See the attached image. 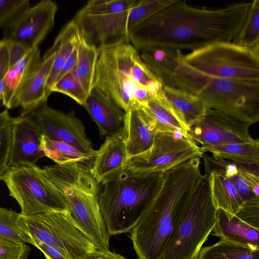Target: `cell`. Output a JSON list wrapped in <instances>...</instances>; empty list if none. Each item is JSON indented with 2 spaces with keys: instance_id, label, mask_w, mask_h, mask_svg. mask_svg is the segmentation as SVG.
Listing matches in <instances>:
<instances>
[{
  "instance_id": "5b68a950",
  "label": "cell",
  "mask_w": 259,
  "mask_h": 259,
  "mask_svg": "<svg viewBox=\"0 0 259 259\" xmlns=\"http://www.w3.org/2000/svg\"><path fill=\"white\" fill-rule=\"evenodd\" d=\"M208 177H202L187 203L172 240L161 259H197L217 221Z\"/></svg>"
},
{
  "instance_id": "ee69618b",
  "label": "cell",
  "mask_w": 259,
  "mask_h": 259,
  "mask_svg": "<svg viewBox=\"0 0 259 259\" xmlns=\"http://www.w3.org/2000/svg\"><path fill=\"white\" fill-rule=\"evenodd\" d=\"M149 96V93L145 87L137 85L133 93V103H136L141 105L146 102Z\"/></svg>"
},
{
  "instance_id": "d6a6232c",
  "label": "cell",
  "mask_w": 259,
  "mask_h": 259,
  "mask_svg": "<svg viewBox=\"0 0 259 259\" xmlns=\"http://www.w3.org/2000/svg\"><path fill=\"white\" fill-rule=\"evenodd\" d=\"M15 119L10 116L7 110L0 113V178L8 169Z\"/></svg>"
},
{
  "instance_id": "3957f363",
  "label": "cell",
  "mask_w": 259,
  "mask_h": 259,
  "mask_svg": "<svg viewBox=\"0 0 259 259\" xmlns=\"http://www.w3.org/2000/svg\"><path fill=\"white\" fill-rule=\"evenodd\" d=\"M156 77L163 85L197 96L209 108L252 124L259 121V81L205 75L179 61L175 52L169 54Z\"/></svg>"
},
{
  "instance_id": "f6af8a7d",
  "label": "cell",
  "mask_w": 259,
  "mask_h": 259,
  "mask_svg": "<svg viewBox=\"0 0 259 259\" xmlns=\"http://www.w3.org/2000/svg\"><path fill=\"white\" fill-rule=\"evenodd\" d=\"M163 88V85L158 79H153L150 81L146 89L150 95L154 96L158 94Z\"/></svg>"
},
{
  "instance_id": "30bf717a",
  "label": "cell",
  "mask_w": 259,
  "mask_h": 259,
  "mask_svg": "<svg viewBox=\"0 0 259 259\" xmlns=\"http://www.w3.org/2000/svg\"><path fill=\"white\" fill-rule=\"evenodd\" d=\"M10 195L19 203L24 215L49 211H68L58 189L36 164L8 168L0 178Z\"/></svg>"
},
{
  "instance_id": "e575fe53",
  "label": "cell",
  "mask_w": 259,
  "mask_h": 259,
  "mask_svg": "<svg viewBox=\"0 0 259 259\" xmlns=\"http://www.w3.org/2000/svg\"><path fill=\"white\" fill-rule=\"evenodd\" d=\"M29 6V0H0V27L16 14Z\"/></svg>"
},
{
  "instance_id": "d590c367",
  "label": "cell",
  "mask_w": 259,
  "mask_h": 259,
  "mask_svg": "<svg viewBox=\"0 0 259 259\" xmlns=\"http://www.w3.org/2000/svg\"><path fill=\"white\" fill-rule=\"evenodd\" d=\"M28 247L25 243H19L0 237V259H21Z\"/></svg>"
},
{
  "instance_id": "44dd1931",
  "label": "cell",
  "mask_w": 259,
  "mask_h": 259,
  "mask_svg": "<svg viewBox=\"0 0 259 259\" xmlns=\"http://www.w3.org/2000/svg\"><path fill=\"white\" fill-rule=\"evenodd\" d=\"M162 92L179 121L188 131L204 117L208 109L199 97L187 92L163 85Z\"/></svg>"
},
{
  "instance_id": "ab89813d",
  "label": "cell",
  "mask_w": 259,
  "mask_h": 259,
  "mask_svg": "<svg viewBox=\"0 0 259 259\" xmlns=\"http://www.w3.org/2000/svg\"><path fill=\"white\" fill-rule=\"evenodd\" d=\"M33 245L40 250L47 259H70L59 249L38 240L31 239Z\"/></svg>"
},
{
  "instance_id": "c3c4849f",
  "label": "cell",
  "mask_w": 259,
  "mask_h": 259,
  "mask_svg": "<svg viewBox=\"0 0 259 259\" xmlns=\"http://www.w3.org/2000/svg\"><path fill=\"white\" fill-rule=\"evenodd\" d=\"M198 259V258H197Z\"/></svg>"
},
{
  "instance_id": "4316f807",
  "label": "cell",
  "mask_w": 259,
  "mask_h": 259,
  "mask_svg": "<svg viewBox=\"0 0 259 259\" xmlns=\"http://www.w3.org/2000/svg\"><path fill=\"white\" fill-rule=\"evenodd\" d=\"M198 259H259V246L220 239L202 247Z\"/></svg>"
},
{
  "instance_id": "d6986e66",
  "label": "cell",
  "mask_w": 259,
  "mask_h": 259,
  "mask_svg": "<svg viewBox=\"0 0 259 259\" xmlns=\"http://www.w3.org/2000/svg\"><path fill=\"white\" fill-rule=\"evenodd\" d=\"M202 158L206 171L216 170L233 183L243 201V207L259 204V196L248 183L258 171L259 165L242 164L204 154Z\"/></svg>"
},
{
  "instance_id": "b9f144b4",
  "label": "cell",
  "mask_w": 259,
  "mask_h": 259,
  "mask_svg": "<svg viewBox=\"0 0 259 259\" xmlns=\"http://www.w3.org/2000/svg\"><path fill=\"white\" fill-rule=\"evenodd\" d=\"M77 44L76 45L71 55L69 56L65 63L64 64L56 82L61 79L65 75L70 73L75 69L77 63Z\"/></svg>"
},
{
  "instance_id": "2e32d148",
  "label": "cell",
  "mask_w": 259,
  "mask_h": 259,
  "mask_svg": "<svg viewBox=\"0 0 259 259\" xmlns=\"http://www.w3.org/2000/svg\"><path fill=\"white\" fill-rule=\"evenodd\" d=\"M55 54L49 49L38 66L22 78L13 98L12 109L21 107L22 112H26L47 102L45 85Z\"/></svg>"
},
{
  "instance_id": "603a6c76",
  "label": "cell",
  "mask_w": 259,
  "mask_h": 259,
  "mask_svg": "<svg viewBox=\"0 0 259 259\" xmlns=\"http://www.w3.org/2000/svg\"><path fill=\"white\" fill-rule=\"evenodd\" d=\"M78 30L72 20L68 22L56 37L50 50L56 54L45 85V97L48 100L52 93V88L56 81L64 64L77 44Z\"/></svg>"
},
{
  "instance_id": "836d02e7",
  "label": "cell",
  "mask_w": 259,
  "mask_h": 259,
  "mask_svg": "<svg viewBox=\"0 0 259 259\" xmlns=\"http://www.w3.org/2000/svg\"><path fill=\"white\" fill-rule=\"evenodd\" d=\"M74 70L56 82L52 88V92L65 94L84 106L88 95L77 78Z\"/></svg>"
},
{
  "instance_id": "7c38bea8",
  "label": "cell",
  "mask_w": 259,
  "mask_h": 259,
  "mask_svg": "<svg viewBox=\"0 0 259 259\" xmlns=\"http://www.w3.org/2000/svg\"><path fill=\"white\" fill-rule=\"evenodd\" d=\"M21 114L28 116L49 139L68 143L83 153H96L83 123L73 111L65 113L50 107L46 102Z\"/></svg>"
},
{
  "instance_id": "74e56055",
  "label": "cell",
  "mask_w": 259,
  "mask_h": 259,
  "mask_svg": "<svg viewBox=\"0 0 259 259\" xmlns=\"http://www.w3.org/2000/svg\"><path fill=\"white\" fill-rule=\"evenodd\" d=\"M236 215L250 226L259 229V204L243 207Z\"/></svg>"
},
{
  "instance_id": "8d00e7d4",
  "label": "cell",
  "mask_w": 259,
  "mask_h": 259,
  "mask_svg": "<svg viewBox=\"0 0 259 259\" xmlns=\"http://www.w3.org/2000/svg\"><path fill=\"white\" fill-rule=\"evenodd\" d=\"M131 76L136 84L145 88L150 81L157 79L142 61L140 56L132 67Z\"/></svg>"
},
{
  "instance_id": "f546056e",
  "label": "cell",
  "mask_w": 259,
  "mask_h": 259,
  "mask_svg": "<svg viewBox=\"0 0 259 259\" xmlns=\"http://www.w3.org/2000/svg\"><path fill=\"white\" fill-rule=\"evenodd\" d=\"M232 42L252 49L259 46V0L250 2L245 20Z\"/></svg>"
},
{
  "instance_id": "83f0119b",
  "label": "cell",
  "mask_w": 259,
  "mask_h": 259,
  "mask_svg": "<svg viewBox=\"0 0 259 259\" xmlns=\"http://www.w3.org/2000/svg\"><path fill=\"white\" fill-rule=\"evenodd\" d=\"M97 57V48L88 43L79 33L77 60L74 71L88 95L93 88Z\"/></svg>"
},
{
  "instance_id": "e0dca14e",
  "label": "cell",
  "mask_w": 259,
  "mask_h": 259,
  "mask_svg": "<svg viewBox=\"0 0 259 259\" xmlns=\"http://www.w3.org/2000/svg\"><path fill=\"white\" fill-rule=\"evenodd\" d=\"M157 133L153 118L140 106L133 103L125 112L123 132L128 158L148 150Z\"/></svg>"
},
{
  "instance_id": "ba28073f",
  "label": "cell",
  "mask_w": 259,
  "mask_h": 259,
  "mask_svg": "<svg viewBox=\"0 0 259 259\" xmlns=\"http://www.w3.org/2000/svg\"><path fill=\"white\" fill-rule=\"evenodd\" d=\"M18 223L31 239L59 249L70 259H84L99 250L76 226L68 211H49L27 215L20 213Z\"/></svg>"
},
{
  "instance_id": "7bdbcfd3",
  "label": "cell",
  "mask_w": 259,
  "mask_h": 259,
  "mask_svg": "<svg viewBox=\"0 0 259 259\" xmlns=\"http://www.w3.org/2000/svg\"><path fill=\"white\" fill-rule=\"evenodd\" d=\"M84 259H126L123 256L108 250H98L89 254Z\"/></svg>"
},
{
  "instance_id": "277c9868",
  "label": "cell",
  "mask_w": 259,
  "mask_h": 259,
  "mask_svg": "<svg viewBox=\"0 0 259 259\" xmlns=\"http://www.w3.org/2000/svg\"><path fill=\"white\" fill-rule=\"evenodd\" d=\"M162 174L124 167L101 183L99 204L110 236L130 232L136 225L158 191Z\"/></svg>"
},
{
  "instance_id": "5bb4252c",
  "label": "cell",
  "mask_w": 259,
  "mask_h": 259,
  "mask_svg": "<svg viewBox=\"0 0 259 259\" xmlns=\"http://www.w3.org/2000/svg\"><path fill=\"white\" fill-rule=\"evenodd\" d=\"M252 124L224 112L208 109L204 117L189 127L187 137L199 146L249 143L255 140L249 133Z\"/></svg>"
},
{
  "instance_id": "7402d4cb",
  "label": "cell",
  "mask_w": 259,
  "mask_h": 259,
  "mask_svg": "<svg viewBox=\"0 0 259 259\" xmlns=\"http://www.w3.org/2000/svg\"><path fill=\"white\" fill-rule=\"evenodd\" d=\"M211 234L221 239L259 246V229L222 209H218L217 223Z\"/></svg>"
},
{
  "instance_id": "7a4b0ae2",
  "label": "cell",
  "mask_w": 259,
  "mask_h": 259,
  "mask_svg": "<svg viewBox=\"0 0 259 259\" xmlns=\"http://www.w3.org/2000/svg\"><path fill=\"white\" fill-rule=\"evenodd\" d=\"M195 158L165 171L160 188L130 238L139 259H161L172 240L183 211L203 175Z\"/></svg>"
},
{
  "instance_id": "9c48e42d",
  "label": "cell",
  "mask_w": 259,
  "mask_h": 259,
  "mask_svg": "<svg viewBox=\"0 0 259 259\" xmlns=\"http://www.w3.org/2000/svg\"><path fill=\"white\" fill-rule=\"evenodd\" d=\"M136 0H91L72 18L79 34L97 49L127 40L130 12Z\"/></svg>"
},
{
  "instance_id": "484cf974",
  "label": "cell",
  "mask_w": 259,
  "mask_h": 259,
  "mask_svg": "<svg viewBox=\"0 0 259 259\" xmlns=\"http://www.w3.org/2000/svg\"><path fill=\"white\" fill-rule=\"evenodd\" d=\"M203 153L209 152L213 157L245 165H259V142L249 143H227L200 147Z\"/></svg>"
},
{
  "instance_id": "ffe728a7",
  "label": "cell",
  "mask_w": 259,
  "mask_h": 259,
  "mask_svg": "<svg viewBox=\"0 0 259 259\" xmlns=\"http://www.w3.org/2000/svg\"><path fill=\"white\" fill-rule=\"evenodd\" d=\"M128 159L123 135L106 137L96 151L90 168L92 175L100 184L107 177L124 167Z\"/></svg>"
},
{
  "instance_id": "f1b7e54d",
  "label": "cell",
  "mask_w": 259,
  "mask_h": 259,
  "mask_svg": "<svg viewBox=\"0 0 259 259\" xmlns=\"http://www.w3.org/2000/svg\"><path fill=\"white\" fill-rule=\"evenodd\" d=\"M41 148L45 156L58 164L80 163L87 165L94 160L96 155L82 152L71 145L50 139L44 135L42 137Z\"/></svg>"
},
{
  "instance_id": "7dc6e473",
  "label": "cell",
  "mask_w": 259,
  "mask_h": 259,
  "mask_svg": "<svg viewBox=\"0 0 259 259\" xmlns=\"http://www.w3.org/2000/svg\"><path fill=\"white\" fill-rule=\"evenodd\" d=\"M30 250L29 247L23 253L21 259H28V255Z\"/></svg>"
},
{
  "instance_id": "52a82bcc",
  "label": "cell",
  "mask_w": 259,
  "mask_h": 259,
  "mask_svg": "<svg viewBox=\"0 0 259 259\" xmlns=\"http://www.w3.org/2000/svg\"><path fill=\"white\" fill-rule=\"evenodd\" d=\"M97 50L93 88L126 112L133 103L137 85L132 77L131 69L140 53L127 40L106 45Z\"/></svg>"
},
{
  "instance_id": "f35d334b",
  "label": "cell",
  "mask_w": 259,
  "mask_h": 259,
  "mask_svg": "<svg viewBox=\"0 0 259 259\" xmlns=\"http://www.w3.org/2000/svg\"><path fill=\"white\" fill-rule=\"evenodd\" d=\"M6 41L8 44L9 53L10 69L13 67L17 62L23 58L28 52L32 49L19 42Z\"/></svg>"
},
{
  "instance_id": "60d3db41",
  "label": "cell",
  "mask_w": 259,
  "mask_h": 259,
  "mask_svg": "<svg viewBox=\"0 0 259 259\" xmlns=\"http://www.w3.org/2000/svg\"><path fill=\"white\" fill-rule=\"evenodd\" d=\"M9 69V53L7 41L0 40V82L4 79Z\"/></svg>"
},
{
  "instance_id": "4dcf8cb0",
  "label": "cell",
  "mask_w": 259,
  "mask_h": 259,
  "mask_svg": "<svg viewBox=\"0 0 259 259\" xmlns=\"http://www.w3.org/2000/svg\"><path fill=\"white\" fill-rule=\"evenodd\" d=\"M19 214L15 211L0 207V237L19 243L31 244V238L19 225Z\"/></svg>"
},
{
  "instance_id": "6da1fadb",
  "label": "cell",
  "mask_w": 259,
  "mask_h": 259,
  "mask_svg": "<svg viewBox=\"0 0 259 259\" xmlns=\"http://www.w3.org/2000/svg\"><path fill=\"white\" fill-rule=\"evenodd\" d=\"M250 2L217 9L192 7L174 1L128 33L130 43L141 52L192 51L210 45L231 42L246 17Z\"/></svg>"
},
{
  "instance_id": "cb8c5ba5",
  "label": "cell",
  "mask_w": 259,
  "mask_h": 259,
  "mask_svg": "<svg viewBox=\"0 0 259 259\" xmlns=\"http://www.w3.org/2000/svg\"><path fill=\"white\" fill-rule=\"evenodd\" d=\"M212 201L217 209L236 215L243 203L233 183L220 172L210 169L206 171Z\"/></svg>"
},
{
  "instance_id": "d4e9b609",
  "label": "cell",
  "mask_w": 259,
  "mask_h": 259,
  "mask_svg": "<svg viewBox=\"0 0 259 259\" xmlns=\"http://www.w3.org/2000/svg\"><path fill=\"white\" fill-rule=\"evenodd\" d=\"M139 106L155 121L158 133L180 132L187 137V130L179 121L162 90L156 95H150L146 102Z\"/></svg>"
},
{
  "instance_id": "bcb514c9",
  "label": "cell",
  "mask_w": 259,
  "mask_h": 259,
  "mask_svg": "<svg viewBox=\"0 0 259 259\" xmlns=\"http://www.w3.org/2000/svg\"><path fill=\"white\" fill-rule=\"evenodd\" d=\"M3 88H4V79L0 82V108L1 102L3 100Z\"/></svg>"
},
{
  "instance_id": "1f68e13d",
  "label": "cell",
  "mask_w": 259,
  "mask_h": 259,
  "mask_svg": "<svg viewBox=\"0 0 259 259\" xmlns=\"http://www.w3.org/2000/svg\"><path fill=\"white\" fill-rule=\"evenodd\" d=\"M173 1L174 0L136 1L128 16V33H129L145 20L170 5Z\"/></svg>"
},
{
  "instance_id": "9a60e30c",
  "label": "cell",
  "mask_w": 259,
  "mask_h": 259,
  "mask_svg": "<svg viewBox=\"0 0 259 259\" xmlns=\"http://www.w3.org/2000/svg\"><path fill=\"white\" fill-rule=\"evenodd\" d=\"M42 134L32 120L21 115L15 119L8 168L33 165L45 156L41 148Z\"/></svg>"
},
{
  "instance_id": "ac0fdd59",
  "label": "cell",
  "mask_w": 259,
  "mask_h": 259,
  "mask_svg": "<svg viewBox=\"0 0 259 259\" xmlns=\"http://www.w3.org/2000/svg\"><path fill=\"white\" fill-rule=\"evenodd\" d=\"M106 137L123 135L125 112L111 99L93 88L83 106Z\"/></svg>"
},
{
  "instance_id": "4fadbf2b",
  "label": "cell",
  "mask_w": 259,
  "mask_h": 259,
  "mask_svg": "<svg viewBox=\"0 0 259 259\" xmlns=\"http://www.w3.org/2000/svg\"><path fill=\"white\" fill-rule=\"evenodd\" d=\"M58 7L51 0H42L15 15L3 27L4 38L22 44L31 49L37 48L55 24Z\"/></svg>"
},
{
  "instance_id": "8992f818",
  "label": "cell",
  "mask_w": 259,
  "mask_h": 259,
  "mask_svg": "<svg viewBox=\"0 0 259 259\" xmlns=\"http://www.w3.org/2000/svg\"><path fill=\"white\" fill-rule=\"evenodd\" d=\"M177 59L205 75L220 78L259 81V46L249 49L233 42L213 44Z\"/></svg>"
},
{
  "instance_id": "8fae6325",
  "label": "cell",
  "mask_w": 259,
  "mask_h": 259,
  "mask_svg": "<svg viewBox=\"0 0 259 259\" xmlns=\"http://www.w3.org/2000/svg\"><path fill=\"white\" fill-rule=\"evenodd\" d=\"M200 147L182 133H157L151 146L127 159L124 167L137 172L162 174L190 159L202 158Z\"/></svg>"
}]
</instances>
